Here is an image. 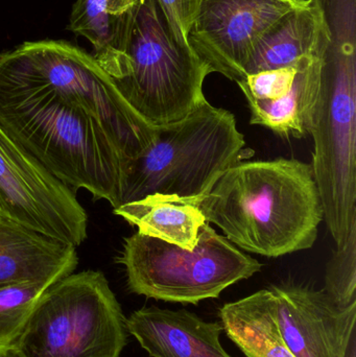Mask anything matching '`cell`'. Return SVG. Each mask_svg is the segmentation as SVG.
Returning <instances> with one entry per match:
<instances>
[{
	"label": "cell",
	"instance_id": "cell-19",
	"mask_svg": "<svg viewBox=\"0 0 356 357\" xmlns=\"http://www.w3.org/2000/svg\"><path fill=\"white\" fill-rule=\"evenodd\" d=\"M324 291L340 307L356 304V225L328 261Z\"/></svg>",
	"mask_w": 356,
	"mask_h": 357
},
{
	"label": "cell",
	"instance_id": "cell-4",
	"mask_svg": "<svg viewBox=\"0 0 356 357\" xmlns=\"http://www.w3.org/2000/svg\"><path fill=\"white\" fill-rule=\"evenodd\" d=\"M127 104L154 127L177 123L206 102L211 70L167 29L156 0H138L104 69Z\"/></svg>",
	"mask_w": 356,
	"mask_h": 357
},
{
	"label": "cell",
	"instance_id": "cell-2",
	"mask_svg": "<svg viewBox=\"0 0 356 357\" xmlns=\"http://www.w3.org/2000/svg\"><path fill=\"white\" fill-rule=\"evenodd\" d=\"M199 207L230 243L265 257L311 249L324 220L313 167L297 159L238 161Z\"/></svg>",
	"mask_w": 356,
	"mask_h": 357
},
{
	"label": "cell",
	"instance_id": "cell-8",
	"mask_svg": "<svg viewBox=\"0 0 356 357\" xmlns=\"http://www.w3.org/2000/svg\"><path fill=\"white\" fill-rule=\"evenodd\" d=\"M0 215L79 247L88 215L77 195L0 123Z\"/></svg>",
	"mask_w": 356,
	"mask_h": 357
},
{
	"label": "cell",
	"instance_id": "cell-15",
	"mask_svg": "<svg viewBox=\"0 0 356 357\" xmlns=\"http://www.w3.org/2000/svg\"><path fill=\"white\" fill-rule=\"evenodd\" d=\"M321 56L298 63L294 82L281 98L248 102L251 125L263 126L284 137L309 135L321 88Z\"/></svg>",
	"mask_w": 356,
	"mask_h": 357
},
{
	"label": "cell",
	"instance_id": "cell-12",
	"mask_svg": "<svg viewBox=\"0 0 356 357\" xmlns=\"http://www.w3.org/2000/svg\"><path fill=\"white\" fill-rule=\"evenodd\" d=\"M77 264V248L0 215V287L56 282Z\"/></svg>",
	"mask_w": 356,
	"mask_h": 357
},
{
	"label": "cell",
	"instance_id": "cell-17",
	"mask_svg": "<svg viewBox=\"0 0 356 357\" xmlns=\"http://www.w3.org/2000/svg\"><path fill=\"white\" fill-rule=\"evenodd\" d=\"M138 0H77L69 19V31L86 38L102 69L114 58L121 29Z\"/></svg>",
	"mask_w": 356,
	"mask_h": 357
},
{
	"label": "cell",
	"instance_id": "cell-13",
	"mask_svg": "<svg viewBox=\"0 0 356 357\" xmlns=\"http://www.w3.org/2000/svg\"><path fill=\"white\" fill-rule=\"evenodd\" d=\"M326 29L315 0H305L282 17L255 44L244 68V77L261 71L294 66L309 56H321Z\"/></svg>",
	"mask_w": 356,
	"mask_h": 357
},
{
	"label": "cell",
	"instance_id": "cell-23",
	"mask_svg": "<svg viewBox=\"0 0 356 357\" xmlns=\"http://www.w3.org/2000/svg\"><path fill=\"white\" fill-rule=\"evenodd\" d=\"M346 357H356V341L351 343L348 352H347Z\"/></svg>",
	"mask_w": 356,
	"mask_h": 357
},
{
	"label": "cell",
	"instance_id": "cell-7",
	"mask_svg": "<svg viewBox=\"0 0 356 357\" xmlns=\"http://www.w3.org/2000/svg\"><path fill=\"white\" fill-rule=\"evenodd\" d=\"M117 261L125 266L127 287L136 295L171 303L217 299L228 287L261 272L247 255L205 222L194 250L141 233L125 239Z\"/></svg>",
	"mask_w": 356,
	"mask_h": 357
},
{
	"label": "cell",
	"instance_id": "cell-21",
	"mask_svg": "<svg viewBox=\"0 0 356 357\" xmlns=\"http://www.w3.org/2000/svg\"><path fill=\"white\" fill-rule=\"evenodd\" d=\"M198 0H156L167 29L180 46L192 50L188 33L194 21Z\"/></svg>",
	"mask_w": 356,
	"mask_h": 357
},
{
	"label": "cell",
	"instance_id": "cell-14",
	"mask_svg": "<svg viewBox=\"0 0 356 357\" xmlns=\"http://www.w3.org/2000/svg\"><path fill=\"white\" fill-rule=\"evenodd\" d=\"M203 197H180L155 193L113 209L116 215L137 227L138 232L194 250L205 224L200 205Z\"/></svg>",
	"mask_w": 356,
	"mask_h": 357
},
{
	"label": "cell",
	"instance_id": "cell-10",
	"mask_svg": "<svg viewBox=\"0 0 356 357\" xmlns=\"http://www.w3.org/2000/svg\"><path fill=\"white\" fill-rule=\"evenodd\" d=\"M275 316L294 357H346L356 341V304L342 308L324 289L272 285Z\"/></svg>",
	"mask_w": 356,
	"mask_h": 357
},
{
	"label": "cell",
	"instance_id": "cell-11",
	"mask_svg": "<svg viewBox=\"0 0 356 357\" xmlns=\"http://www.w3.org/2000/svg\"><path fill=\"white\" fill-rule=\"evenodd\" d=\"M127 329L150 357H232L219 341L221 323L186 310L142 307L127 319Z\"/></svg>",
	"mask_w": 356,
	"mask_h": 357
},
{
	"label": "cell",
	"instance_id": "cell-3",
	"mask_svg": "<svg viewBox=\"0 0 356 357\" xmlns=\"http://www.w3.org/2000/svg\"><path fill=\"white\" fill-rule=\"evenodd\" d=\"M326 29L311 134L314 177L336 247L356 225V0H316Z\"/></svg>",
	"mask_w": 356,
	"mask_h": 357
},
{
	"label": "cell",
	"instance_id": "cell-5",
	"mask_svg": "<svg viewBox=\"0 0 356 357\" xmlns=\"http://www.w3.org/2000/svg\"><path fill=\"white\" fill-rule=\"evenodd\" d=\"M245 146L234 115L206 100L186 119L156 127L150 146L130 167L121 205L155 193L204 197L240 161Z\"/></svg>",
	"mask_w": 356,
	"mask_h": 357
},
{
	"label": "cell",
	"instance_id": "cell-6",
	"mask_svg": "<svg viewBox=\"0 0 356 357\" xmlns=\"http://www.w3.org/2000/svg\"><path fill=\"white\" fill-rule=\"evenodd\" d=\"M127 333L106 276L86 271L42 294L14 349L21 357H121Z\"/></svg>",
	"mask_w": 356,
	"mask_h": 357
},
{
	"label": "cell",
	"instance_id": "cell-18",
	"mask_svg": "<svg viewBox=\"0 0 356 357\" xmlns=\"http://www.w3.org/2000/svg\"><path fill=\"white\" fill-rule=\"evenodd\" d=\"M54 282H26L0 287V349H12L42 294Z\"/></svg>",
	"mask_w": 356,
	"mask_h": 357
},
{
	"label": "cell",
	"instance_id": "cell-9",
	"mask_svg": "<svg viewBox=\"0 0 356 357\" xmlns=\"http://www.w3.org/2000/svg\"><path fill=\"white\" fill-rule=\"evenodd\" d=\"M304 1L198 0L188 43L211 73L238 82L255 44Z\"/></svg>",
	"mask_w": 356,
	"mask_h": 357
},
{
	"label": "cell",
	"instance_id": "cell-1",
	"mask_svg": "<svg viewBox=\"0 0 356 357\" xmlns=\"http://www.w3.org/2000/svg\"><path fill=\"white\" fill-rule=\"evenodd\" d=\"M0 123L63 184L113 209L156 129L92 54L59 40L0 54Z\"/></svg>",
	"mask_w": 356,
	"mask_h": 357
},
{
	"label": "cell",
	"instance_id": "cell-20",
	"mask_svg": "<svg viewBox=\"0 0 356 357\" xmlns=\"http://www.w3.org/2000/svg\"><path fill=\"white\" fill-rule=\"evenodd\" d=\"M298 63L294 66L246 75L236 83L244 92L248 102L277 100L284 96L292 86Z\"/></svg>",
	"mask_w": 356,
	"mask_h": 357
},
{
	"label": "cell",
	"instance_id": "cell-16",
	"mask_svg": "<svg viewBox=\"0 0 356 357\" xmlns=\"http://www.w3.org/2000/svg\"><path fill=\"white\" fill-rule=\"evenodd\" d=\"M219 318L226 335L247 357H294L276 320L271 289L226 303Z\"/></svg>",
	"mask_w": 356,
	"mask_h": 357
},
{
	"label": "cell",
	"instance_id": "cell-22",
	"mask_svg": "<svg viewBox=\"0 0 356 357\" xmlns=\"http://www.w3.org/2000/svg\"><path fill=\"white\" fill-rule=\"evenodd\" d=\"M0 357H21L18 352L12 348V349H0Z\"/></svg>",
	"mask_w": 356,
	"mask_h": 357
}]
</instances>
